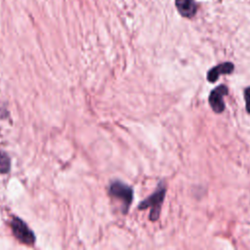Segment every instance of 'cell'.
I'll return each instance as SVG.
<instances>
[{"label":"cell","mask_w":250,"mask_h":250,"mask_svg":"<svg viewBox=\"0 0 250 250\" xmlns=\"http://www.w3.org/2000/svg\"><path fill=\"white\" fill-rule=\"evenodd\" d=\"M166 187L163 183H159L156 190L146 199L142 201L139 205V209H146L150 207L149 219L150 221H156L160 215V209L165 197Z\"/></svg>","instance_id":"1"},{"label":"cell","mask_w":250,"mask_h":250,"mask_svg":"<svg viewBox=\"0 0 250 250\" xmlns=\"http://www.w3.org/2000/svg\"><path fill=\"white\" fill-rule=\"evenodd\" d=\"M109 192L112 196H114L115 198H118L119 200L122 201V203L124 205L123 212L126 214L131 205L132 199H133V189L129 186H127L123 183L114 182L110 186Z\"/></svg>","instance_id":"2"},{"label":"cell","mask_w":250,"mask_h":250,"mask_svg":"<svg viewBox=\"0 0 250 250\" xmlns=\"http://www.w3.org/2000/svg\"><path fill=\"white\" fill-rule=\"evenodd\" d=\"M228 94V87L226 85H219L211 91L209 96V104L216 113H221L225 109L224 97Z\"/></svg>","instance_id":"3"},{"label":"cell","mask_w":250,"mask_h":250,"mask_svg":"<svg viewBox=\"0 0 250 250\" xmlns=\"http://www.w3.org/2000/svg\"><path fill=\"white\" fill-rule=\"evenodd\" d=\"M244 99L246 103V110L248 113H250V87L244 90Z\"/></svg>","instance_id":"6"},{"label":"cell","mask_w":250,"mask_h":250,"mask_svg":"<svg viewBox=\"0 0 250 250\" xmlns=\"http://www.w3.org/2000/svg\"><path fill=\"white\" fill-rule=\"evenodd\" d=\"M233 69H234V65L232 62H227L224 63H220L209 70L207 74V79L209 82H215L218 80L221 74H229L233 71Z\"/></svg>","instance_id":"4"},{"label":"cell","mask_w":250,"mask_h":250,"mask_svg":"<svg viewBox=\"0 0 250 250\" xmlns=\"http://www.w3.org/2000/svg\"><path fill=\"white\" fill-rule=\"evenodd\" d=\"M176 7L180 14L187 18L192 17L196 12L194 0H176Z\"/></svg>","instance_id":"5"}]
</instances>
